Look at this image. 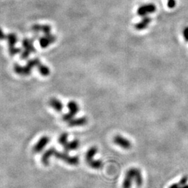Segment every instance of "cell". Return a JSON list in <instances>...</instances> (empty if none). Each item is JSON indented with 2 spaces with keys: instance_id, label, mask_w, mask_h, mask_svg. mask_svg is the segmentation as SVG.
<instances>
[{
  "instance_id": "cell-1",
  "label": "cell",
  "mask_w": 188,
  "mask_h": 188,
  "mask_svg": "<svg viewBox=\"0 0 188 188\" xmlns=\"http://www.w3.org/2000/svg\"><path fill=\"white\" fill-rule=\"evenodd\" d=\"M98 148L96 146H92L87 151L85 155V160L86 164L91 167V169H100L103 167V162L101 160H94L93 157L98 153Z\"/></svg>"
},
{
  "instance_id": "cell-2",
  "label": "cell",
  "mask_w": 188,
  "mask_h": 188,
  "mask_svg": "<svg viewBox=\"0 0 188 188\" xmlns=\"http://www.w3.org/2000/svg\"><path fill=\"white\" fill-rule=\"evenodd\" d=\"M54 157H55V158H57V159H59L64 162L66 164L71 165V166H76L79 162V159L78 157L70 155L68 152H66V151L61 152V151H56Z\"/></svg>"
},
{
  "instance_id": "cell-3",
  "label": "cell",
  "mask_w": 188,
  "mask_h": 188,
  "mask_svg": "<svg viewBox=\"0 0 188 188\" xmlns=\"http://www.w3.org/2000/svg\"><path fill=\"white\" fill-rule=\"evenodd\" d=\"M50 141V137L47 136H43L42 137H41L39 139V140L37 141L35 145L34 146L33 148H32V151H33L34 153H40L42 152L46 146H47V144H49V142Z\"/></svg>"
},
{
  "instance_id": "cell-4",
  "label": "cell",
  "mask_w": 188,
  "mask_h": 188,
  "mask_svg": "<svg viewBox=\"0 0 188 188\" xmlns=\"http://www.w3.org/2000/svg\"><path fill=\"white\" fill-rule=\"evenodd\" d=\"M135 167L128 169L125 173L124 179L122 183L123 188H131L133 181H135Z\"/></svg>"
},
{
  "instance_id": "cell-5",
  "label": "cell",
  "mask_w": 188,
  "mask_h": 188,
  "mask_svg": "<svg viewBox=\"0 0 188 188\" xmlns=\"http://www.w3.org/2000/svg\"><path fill=\"white\" fill-rule=\"evenodd\" d=\"M113 141L116 145L118 146L121 148L125 149V150H128L132 147L131 141L125 138V137L121 136V135H118L114 137Z\"/></svg>"
},
{
  "instance_id": "cell-6",
  "label": "cell",
  "mask_w": 188,
  "mask_h": 188,
  "mask_svg": "<svg viewBox=\"0 0 188 188\" xmlns=\"http://www.w3.org/2000/svg\"><path fill=\"white\" fill-rule=\"evenodd\" d=\"M56 40H57L56 36L50 33V34H46V35H45V36L41 37L39 38L38 42H39V45H40L41 47L45 49V48H47V47H49L50 45L54 43L55 41H56Z\"/></svg>"
},
{
  "instance_id": "cell-7",
  "label": "cell",
  "mask_w": 188,
  "mask_h": 188,
  "mask_svg": "<svg viewBox=\"0 0 188 188\" xmlns=\"http://www.w3.org/2000/svg\"><path fill=\"white\" fill-rule=\"evenodd\" d=\"M156 11V6L153 4H144L137 9V14L139 16H146L148 13H153Z\"/></svg>"
},
{
  "instance_id": "cell-8",
  "label": "cell",
  "mask_w": 188,
  "mask_h": 188,
  "mask_svg": "<svg viewBox=\"0 0 188 188\" xmlns=\"http://www.w3.org/2000/svg\"><path fill=\"white\" fill-rule=\"evenodd\" d=\"M13 70L17 75H21V76H29L31 75L32 68L27 65L22 66L16 63L13 66Z\"/></svg>"
},
{
  "instance_id": "cell-9",
  "label": "cell",
  "mask_w": 188,
  "mask_h": 188,
  "mask_svg": "<svg viewBox=\"0 0 188 188\" xmlns=\"http://www.w3.org/2000/svg\"><path fill=\"white\" fill-rule=\"evenodd\" d=\"M31 30L38 33V32L41 31L43 32L45 35L51 33V27L48 24H34L31 26Z\"/></svg>"
},
{
  "instance_id": "cell-10",
  "label": "cell",
  "mask_w": 188,
  "mask_h": 188,
  "mask_svg": "<svg viewBox=\"0 0 188 188\" xmlns=\"http://www.w3.org/2000/svg\"><path fill=\"white\" fill-rule=\"evenodd\" d=\"M88 123V119L86 116H82L79 118H73L68 122V125L69 127H80L86 125Z\"/></svg>"
},
{
  "instance_id": "cell-11",
  "label": "cell",
  "mask_w": 188,
  "mask_h": 188,
  "mask_svg": "<svg viewBox=\"0 0 188 188\" xmlns=\"http://www.w3.org/2000/svg\"><path fill=\"white\" fill-rule=\"evenodd\" d=\"M56 149L52 147L44 152V153L43 154L42 158H41V162L43 165L45 166H48L50 164V158H51L52 156H54V153L56 152Z\"/></svg>"
},
{
  "instance_id": "cell-12",
  "label": "cell",
  "mask_w": 188,
  "mask_h": 188,
  "mask_svg": "<svg viewBox=\"0 0 188 188\" xmlns=\"http://www.w3.org/2000/svg\"><path fill=\"white\" fill-rule=\"evenodd\" d=\"M49 105L52 109H54L55 111L58 112L62 111L63 108V103L61 102V100H59L56 98H50L49 100Z\"/></svg>"
},
{
  "instance_id": "cell-13",
  "label": "cell",
  "mask_w": 188,
  "mask_h": 188,
  "mask_svg": "<svg viewBox=\"0 0 188 188\" xmlns=\"http://www.w3.org/2000/svg\"><path fill=\"white\" fill-rule=\"evenodd\" d=\"M151 22V18L148 17V16H146V17H144L140 22L135 24V28L136 29L137 31L144 30L146 28H147Z\"/></svg>"
},
{
  "instance_id": "cell-14",
  "label": "cell",
  "mask_w": 188,
  "mask_h": 188,
  "mask_svg": "<svg viewBox=\"0 0 188 188\" xmlns=\"http://www.w3.org/2000/svg\"><path fill=\"white\" fill-rule=\"evenodd\" d=\"M79 144L80 143L78 139H73L71 141H68L65 146H63L64 151L68 153L70 151L77 150L79 148Z\"/></svg>"
},
{
  "instance_id": "cell-15",
  "label": "cell",
  "mask_w": 188,
  "mask_h": 188,
  "mask_svg": "<svg viewBox=\"0 0 188 188\" xmlns=\"http://www.w3.org/2000/svg\"><path fill=\"white\" fill-rule=\"evenodd\" d=\"M22 45L24 50H29L31 53L36 52V48L34 46V38L32 39L24 38L22 41Z\"/></svg>"
},
{
  "instance_id": "cell-16",
  "label": "cell",
  "mask_w": 188,
  "mask_h": 188,
  "mask_svg": "<svg viewBox=\"0 0 188 188\" xmlns=\"http://www.w3.org/2000/svg\"><path fill=\"white\" fill-rule=\"evenodd\" d=\"M67 107L68 110H69V112H68V113H69L71 116H73V117L76 115L77 112H78L79 110L78 104H77L75 101H74V100H71V101L68 102Z\"/></svg>"
},
{
  "instance_id": "cell-17",
  "label": "cell",
  "mask_w": 188,
  "mask_h": 188,
  "mask_svg": "<svg viewBox=\"0 0 188 188\" xmlns=\"http://www.w3.org/2000/svg\"><path fill=\"white\" fill-rule=\"evenodd\" d=\"M135 182L137 187H141L143 184V176L139 169H135Z\"/></svg>"
},
{
  "instance_id": "cell-18",
  "label": "cell",
  "mask_w": 188,
  "mask_h": 188,
  "mask_svg": "<svg viewBox=\"0 0 188 188\" xmlns=\"http://www.w3.org/2000/svg\"><path fill=\"white\" fill-rule=\"evenodd\" d=\"M6 40L7 41L8 47L15 46V45L18 42L17 35L15 33H10L6 34Z\"/></svg>"
},
{
  "instance_id": "cell-19",
  "label": "cell",
  "mask_w": 188,
  "mask_h": 188,
  "mask_svg": "<svg viewBox=\"0 0 188 188\" xmlns=\"http://www.w3.org/2000/svg\"><path fill=\"white\" fill-rule=\"evenodd\" d=\"M38 71L40 73V75H42L43 77H47L50 74V70L48 66L44 64L41 63L39 66H38Z\"/></svg>"
},
{
  "instance_id": "cell-20",
  "label": "cell",
  "mask_w": 188,
  "mask_h": 188,
  "mask_svg": "<svg viewBox=\"0 0 188 188\" xmlns=\"http://www.w3.org/2000/svg\"><path fill=\"white\" fill-rule=\"evenodd\" d=\"M41 63V61H40V59L38 58H35V59H30V60L27 61V65L33 69L34 67H38Z\"/></svg>"
},
{
  "instance_id": "cell-21",
  "label": "cell",
  "mask_w": 188,
  "mask_h": 188,
  "mask_svg": "<svg viewBox=\"0 0 188 188\" xmlns=\"http://www.w3.org/2000/svg\"><path fill=\"white\" fill-rule=\"evenodd\" d=\"M68 134L66 133V132H63V133L61 134L60 136H59L58 141L61 146H63L68 142Z\"/></svg>"
},
{
  "instance_id": "cell-22",
  "label": "cell",
  "mask_w": 188,
  "mask_h": 188,
  "mask_svg": "<svg viewBox=\"0 0 188 188\" xmlns=\"http://www.w3.org/2000/svg\"><path fill=\"white\" fill-rule=\"evenodd\" d=\"M21 49L19 47H16L15 46L8 47V52L11 56H14L18 53H21Z\"/></svg>"
},
{
  "instance_id": "cell-23",
  "label": "cell",
  "mask_w": 188,
  "mask_h": 188,
  "mask_svg": "<svg viewBox=\"0 0 188 188\" xmlns=\"http://www.w3.org/2000/svg\"><path fill=\"white\" fill-rule=\"evenodd\" d=\"M31 52H29V50H24L23 51L21 52V53H20V58H21V59H23V60H26V59H27L29 58V57L30 56Z\"/></svg>"
},
{
  "instance_id": "cell-24",
  "label": "cell",
  "mask_w": 188,
  "mask_h": 188,
  "mask_svg": "<svg viewBox=\"0 0 188 188\" xmlns=\"http://www.w3.org/2000/svg\"><path fill=\"white\" fill-rule=\"evenodd\" d=\"M73 118V116H72L70 115V114L69 113H67L66 114H64V115L62 116V119L63 121H65V122H68V121H70L71 119Z\"/></svg>"
},
{
  "instance_id": "cell-25",
  "label": "cell",
  "mask_w": 188,
  "mask_h": 188,
  "mask_svg": "<svg viewBox=\"0 0 188 188\" xmlns=\"http://www.w3.org/2000/svg\"><path fill=\"white\" fill-rule=\"evenodd\" d=\"M187 181H188V177L186 176H183V177L181 178V179L180 180L179 182H178V183H179L181 186H183V185L187 184Z\"/></svg>"
},
{
  "instance_id": "cell-26",
  "label": "cell",
  "mask_w": 188,
  "mask_h": 188,
  "mask_svg": "<svg viewBox=\"0 0 188 188\" xmlns=\"http://www.w3.org/2000/svg\"><path fill=\"white\" fill-rule=\"evenodd\" d=\"M176 0H168V3H167V6L169 8H173L176 6Z\"/></svg>"
},
{
  "instance_id": "cell-27",
  "label": "cell",
  "mask_w": 188,
  "mask_h": 188,
  "mask_svg": "<svg viewBox=\"0 0 188 188\" xmlns=\"http://www.w3.org/2000/svg\"><path fill=\"white\" fill-rule=\"evenodd\" d=\"M183 34L185 41H186V42H188V27H185L184 29H183Z\"/></svg>"
},
{
  "instance_id": "cell-28",
  "label": "cell",
  "mask_w": 188,
  "mask_h": 188,
  "mask_svg": "<svg viewBox=\"0 0 188 188\" xmlns=\"http://www.w3.org/2000/svg\"><path fill=\"white\" fill-rule=\"evenodd\" d=\"M6 38V34H4V31L2 30V29L0 27V40H4Z\"/></svg>"
},
{
  "instance_id": "cell-29",
  "label": "cell",
  "mask_w": 188,
  "mask_h": 188,
  "mask_svg": "<svg viewBox=\"0 0 188 188\" xmlns=\"http://www.w3.org/2000/svg\"><path fill=\"white\" fill-rule=\"evenodd\" d=\"M181 187V185L179 183H173V184L171 185L169 187V188H180Z\"/></svg>"
},
{
  "instance_id": "cell-30",
  "label": "cell",
  "mask_w": 188,
  "mask_h": 188,
  "mask_svg": "<svg viewBox=\"0 0 188 188\" xmlns=\"http://www.w3.org/2000/svg\"><path fill=\"white\" fill-rule=\"evenodd\" d=\"M180 188H188V184L183 185V186H181Z\"/></svg>"
}]
</instances>
